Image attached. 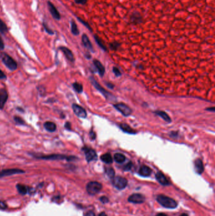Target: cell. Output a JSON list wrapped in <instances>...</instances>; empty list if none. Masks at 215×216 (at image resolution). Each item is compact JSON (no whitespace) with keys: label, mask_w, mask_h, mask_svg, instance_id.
<instances>
[{"label":"cell","mask_w":215,"mask_h":216,"mask_svg":"<svg viewBox=\"0 0 215 216\" xmlns=\"http://www.w3.org/2000/svg\"><path fill=\"white\" fill-rule=\"evenodd\" d=\"M35 158L39 159H44V160H51V161H56V160H66L68 161H74L77 159L74 156H66L65 155L62 154H50V155H40L37 156L36 154L34 156Z\"/></svg>","instance_id":"cell-1"},{"label":"cell","mask_w":215,"mask_h":216,"mask_svg":"<svg viewBox=\"0 0 215 216\" xmlns=\"http://www.w3.org/2000/svg\"><path fill=\"white\" fill-rule=\"evenodd\" d=\"M157 200L161 206L167 209H175L177 206V203L176 202V201L172 198L165 195H158Z\"/></svg>","instance_id":"cell-2"},{"label":"cell","mask_w":215,"mask_h":216,"mask_svg":"<svg viewBox=\"0 0 215 216\" xmlns=\"http://www.w3.org/2000/svg\"><path fill=\"white\" fill-rule=\"evenodd\" d=\"M3 64L11 71H15L17 68V62L13 59L11 56H10L8 54L5 53H2L0 56Z\"/></svg>","instance_id":"cell-3"},{"label":"cell","mask_w":215,"mask_h":216,"mask_svg":"<svg viewBox=\"0 0 215 216\" xmlns=\"http://www.w3.org/2000/svg\"><path fill=\"white\" fill-rule=\"evenodd\" d=\"M102 186L100 183L97 181H91L88 183L86 185V191L90 195H94L98 194L101 189H102Z\"/></svg>","instance_id":"cell-4"},{"label":"cell","mask_w":215,"mask_h":216,"mask_svg":"<svg viewBox=\"0 0 215 216\" xmlns=\"http://www.w3.org/2000/svg\"><path fill=\"white\" fill-rule=\"evenodd\" d=\"M112 185L118 190H123L127 186L128 181L121 176L113 177L112 178Z\"/></svg>","instance_id":"cell-5"},{"label":"cell","mask_w":215,"mask_h":216,"mask_svg":"<svg viewBox=\"0 0 215 216\" xmlns=\"http://www.w3.org/2000/svg\"><path fill=\"white\" fill-rule=\"evenodd\" d=\"M129 22L134 25H139L143 22V18L140 12L134 11L132 12L129 17Z\"/></svg>","instance_id":"cell-6"},{"label":"cell","mask_w":215,"mask_h":216,"mask_svg":"<svg viewBox=\"0 0 215 216\" xmlns=\"http://www.w3.org/2000/svg\"><path fill=\"white\" fill-rule=\"evenodd\" d=\"M114 108L119 111L122 115L124 116H128L132 113V110L131 109L128 107L127 105H125L122 103H119V104H116L113 105Z\"/></svg>","instance_id":"cell-7"},{"label":"cell","mask_w":215,"mask_h":216,"mask_svg":"<svg viewBox=\"0 0 215 216\" xmlns=\"http://www.w3.org/2000/svg\"><path fill=\"white\" fill-rule=\"evenodd\" d=\"M90 80H91L92 84L95 86V87L97 88V89L98 91H99L101 93H102L107 99H109L110 100L113 99V96L112 94H110L109 92H107L106 90H105L103 87H101L93 77H90Z\"/></svg>","instance_id":"cell-8"},{"label":"cell","mask_w":215,"mask_h":216,"mask_svg":"<svg viewBox=\"0 0 215 216\" xmlns=\"http://www.w3.org/2000/svg\"><path fill=\"white\" fill-rule=\"evenodd\" d=\"M83 150L85 152V158L88 162H90L94 160H97V155L95 150L86 147L83 148Z\"/></svg>","instance_id":"cell-9"},{"label":"cell","mask_w":215,"mask_h":216,"mask_svg":"<svg viewBox=\"0 0 215 216\" xmlns=\"http://www.w3.org/2000/svg\"><path fill=\"white\" fill-rule=\"evenodd\" d=\"M72 108L74 112V114L77 115L78 117L81 118H85L87 116V114L84 108L81 107L80 106L77 104H73L72 105Z\"/></svg>","instance_id":"cell-10"},{"label":"cell","mask_w":215,"mask_h":216,"mask_svg":"<svg viewBox=\"0 0 215 216\" xmlns=\"http://www.w3.org/2000/svg\"><path fill=\"white\" fill-rule=\"evenodd\" d=\"M25 171L19 169H4L0 171V178L1 177H3L5 176H9L11 175L14 174H22L24 173Z\"/></svg>","instance_id":"cell-11"},{"label":"cell","mask_w":215,"mask_h":216,"mask_svg":"<svg viewBox=\"0 0 215 216\" xmlns=\"http://www.w3.org/2000/svg\"><path fill=\"white\" fill-rule=\"evenodd\" d=\"M145 197L140 194H134L128 198V201L133 204H142L145 202Z\"/></svg>","instance_id":"cell-12"},{"label":"cell","mask_w":215,"mask_h":216,"mask_svg":"<svg viewBox=\"0 0 215 216\" xmlns=\"http://www.w3.org/2000/svg\"><path fill=\"white\" fill-rule=\"evenodd\" d=\"M8 98V94L5 88H0V109H3Z\"/></svg>","instance_id":"cell-13"},{"label":"cell","mask_w":215,"mask_h":216,"mask_svg":"<svg viewBox=\"0 0 215 216\" xmlns=\"http://www.w3.org/2000/svg\"><path fill=\"white\" fill-rule=\"evenodd\" d=\"M48 7H49V10L50 13V14L52 15V16L53 17V18L57 20H60L61 18V15L59 14V11H58V10L56 9V8L55 7V6L53 5V3H51L50 2H48Z\"/></svg>","instance_id":"cell-14"},{"label":"cell","mask_w":215,"mask_h":216,"mask_svg":"<svg viewBox=\"0 0 215 216\" xmlns=\"http://www.w3.org/2000/svg\"><path fill=\"white\" fill-rule=\"evenodd\" d=\"M59 49L63 53V54L65 55V56H66V58L70 61L73 62L74 61V58L73 56V54L72 53L71 51L68 49L66 47H64L62 46L59 47Z\"/></svg>","instance_id":"cell-15"},{"label":"cell","mask_w":215,"mask_h":216,"mask_svg":"<svg viewBox=\"0 0 215 216\" xmlns=\"http://www.w3.org/2000/svg\"><path fill=\"white\" fill-rule=\"evenodd\" d=\"M156 179L161 185L163 186H167L169 185V182L167 180V177L161 172H158L156 174Z\"/></svg>","instance_id":"cell-16"},{"label":"cell","mask_w":215,"mask_h":216,"mask_svg":"<svg viewBox=\"0 0 215 216\" xmlns=\"http://www.w3.org/2000/svg\"><path fill=\"white\" fill-rule=\"evenodd\" d=\"M82 43H83V46H84L86 49L92 51H94V49H93L92 44L90 41L89 40V38H88V36L86 35V34H83L82 35Z\"/></svg>","instance_id":"cell-17"},{"label":"cell","mask_w":215,"mask_h":216,"mask_svg":"<svg viewBox=\"0 0 215 216\" xmlns=\"http://www.w3.org/2000/svg\"><path fill=\"white\" fill-rule=\"evenodd\" d=\"M94 64L95 65V66L98 73L100 74V75L101 76V77H102V76L104 75V73H105V68L103 66V65L100 63V61H99L97 59L94 60Z\"/></svg>","instance_id":"cell-18"},{"label":"cell","mask_w":215,"mask_h":216,"mask_svg":"<svg viewBox=\"0 0 215 216\" xmlns=\"http://www.w3.org/2000/svg\"><path fill=\"white\" fill-rule=\"evenodd\" d=\"M44 128L49 132H54L56 130V124L51 121H46L44 124Z\"/></svg>","instance_id":"cell-19"},{"label":"cell","mask_w":215,"mask_h":216,"mask_svg":"<svg viewBox=\"0 0 215 216\" xmlns=\"http://www.w3.org/2000/svg\"><path fill=\"white\" fill-rule=\"evenodd\" d=\"M195 169L197 174H201L204 171V166L201 159H196L195 161Z\"/></svg>","instance_id":"cell-20"},{"label":"cell","mask_w":215,"mask_h":216,"mask_svg":"<svg viewBox=\"0 0 215 216\" xmlns=\"http://www.w3.org/2000/svg\"><path fill=\"white\" fill-rule=\"evenodd\" d=\"M139 174L141 176L148 177L151 174V169L147 166H142L139 171Z\"/></svg>","instance_id":"cell-21"},{"label":"cell","mask_w":215,"mask_h":216,"mask_svg":"<svg viewBox=\"0 0 215 216\" xmlns=\"http://www.w3.org/2000/svg\"><path fill=\"white\" fill-rule=\"evenodd\" d=\"M119 126H120L121 129L125 133H128L129 134H135L136 133V131H134L131 126H129L128 124H125V123L121 124L119 125Z\"/></svg>","instance_id":"cell-22"},{"label":"cell","mask_w":215,"mask_h":216,"mask_svg":"<svg viewBox=\"0 0 215 216\" xmlns=\"http://www.w3.org/2000/svg\"><path fill=\"white\" fill-rule=\"evenodd\" d=\"M155 113L157 114V115L160 116L161 118H162V119L163 120H165L166 122L167 123H170L171 122V119L170 118V116L168 115V114L164 111H157L155 112Z\"/></svg>","instance_id":"cell-23"},{"label":"cell","mask_w":215,"mask_h":216,"mask_svg":"<svg viewBox=\"0 0 215 216\" xmlns=\"http://www.w3.org/2000/svg\"><path fill=\"white\" fill-rule=\"evenodd\" d=\"M17 188L18 190V192L22 195L27 194L29 192V189L27 186L23 185H20V184H18L17 185Z\"/></svg>","instance_id":"cell-24"},{"label":"cell","mask_w":215,"mask_h":216,"mask_svg":"<svg viewBox=\"0 0 215 216\" xmlns=\"http://www.w3.org/2000/svg\"><path fill=\"white\" fill-rule=\"evenodd\" d=\"M100 159L104 162L107 164H111L113 162V159L109 153L103 154L100 157Z\"/></svg>","instance_id":"cell-25"},{"label":"cell","mask_w":215,"mask_h":216,"mask_svg":"<svg viewBox=\"0 0 215 216\" xmlns=\"http://www.w3.org/2000/svg\"><path fill=\"white\" fill-rule=\"evenodd\" d=\"M71 30L72 34L74 35H78L80 34V31L78 29L77 25L74 20H71Z\"/></svg>","instance_id":"cell-26"},{"label":"cell","mask_w":215,"mask_h":216,"mask_svg":"<svg viewBox=\"0 0 215 216\" xmlns=\"http://www.w3.org/2000/svg\"><path fill=\"white\" fill-rule=\"evenodd\" d=\"M113 159H114V161L116 162L121 164V163H123L125 161V157L122 154L117 153V154H116L114 155V156H113Z\"/></svg>","instance_id":"cell-27"},{"label":"cell","mask_w":215,"mask_h":216,"mask_svg":"<svg viewBox=\"0 0 215 216\" xmlns=\"http://www.w3.org/2000/svg\"><path fill=\"white\" fill-rule=\"evenodd\" d=\"M73 87L74 88V90L76 91V92H77L78 93H82L83 91V85L78 83V82H75L73 84Z\"/></svg>","instance_id":"cell-28"},{"label":"cell","mask_w":215,"mask_h":216,"mask_svg":"<svg viewBox=\"0 0 215 216\" xmlns=\"http://www.w3.org/2000/svg\"><path fill=\"white\" fill-rule=\"evenodd\" d=\"M94 38H95L96 43L98 44V45L101 48H102V49L106 51V50H107V48H106V46L104 45V43L102 41V40L100 39V38L99 37H98L97 35H94Z\"/></svg>","instance_id":"cell-29"},{"label":"cell","mask_w":215,"mask_h":216,"mask_svg":"<svg viewBox=\"0 0 215 216\" xmlns=\"http://www.w3.org/2000/svg\"><path fill=\"white\" fill-rule=\"evenodd\" d=\"M7 31H8V28L2 19H0V32L2 34H5Z\"/></svg>","instance_id":"cell-30"},{"label":"cell","mask_w":215,"mask_h":216,"mask_svg":"<svg viewBox=\"0 0 215 216\" xmlns=\"http://www.w3.org/2000/svg\"><path fill=\"white\" fill-rule=\"evenodd\" d=\"M14 121L15 122V124H17L18 125H25V121L22 118H20L19 116H15L14 117Z\"/></svg>","instance_id":"cell-31"},{"label":"cell","mask_w":215,"mask_h":216,"mask_svg":"<svg viewBox=\"0 0 215 216\" xmlns=\"http://www.w3.org/2000/svg\"><path fill=\"white\" fill-rule=\"evenodd\" d=\"M106 173L107 174V176L110 177V178H113L115 176V171L112 168H107L106 170Z\"/></svg>","instance_id":"cell-32"},{"label":"cell","mask_w":215,"mask_h":216,"mask_svg":"<svg viewBox=\"0 0 215 216\" xmlns=\"http://www.w3.org/2000/svg\"><path fill=\"white\" fill-rule=\"evenodd\" d=\"M109 47L112 50L116 51V50L118 49V48L120 47V44L118 42L114 41V42H113L109 44Z\"/></svg>","instance_id":"cell-33"},{"label":"cell","mask_w":215,"mask_h":216,"mask_svg":"<svg viewBox=\"0 0 215 216\" xmlns=\"http://www.w3.org/2000/svg\"><path fill=\"white\" fill-rule=\"evenodd\" d=\"M43 27H44V28L46 32L47 33H48L49 34L53 35V34H54L53 31L51 29H49V28L48 27L47 25V24H46L45 23H43Z\"/></svg>","instance_id":"cell-34"},{"label":"cell","mask_w":215,"mask_h":216,"mask_svg":"<svg viewBox=\"0 0 215 216\" xmlns=\"http://www.w3.org/2000/svg\"><path fill=\"white\" fill-rule=\"evenodd\" d=\"M132 166H133V164H132L131 162H130L128 163L127 164L125 165V166L124 168V169L125 171H129V170L131 169Z\"/></svg>","instance_id":"cell-35"},{"label":"cell","mask_w":215,"mask_h":216,"mask_svg":"<svg viewBox=\"0 0 215 216\" xmlns=\"http://www.w3.org/2000/svg\"><path fill=\"white\" fill-rule=\"evenodd\" d=\"M78 19L79 20V21H80V22H82L83 24H84V25H85V26H86L87 28H88V29H90V30L92 31V28L90 27V25H89V24H88L87 22H86L85 21L83 20L82 19H81L80 18H78Z\"/></svg>","instance_id":"cell-36"},{"label":"cell","mask_w":215,"mask_h":216,"mask_svg":"<svg viewBox=\"0 0 215 216\" xmlns=\"http://www.w3.org/2000/svg\"><path fill=\"white\" fill-rule=\"evenodd\" d=\"M74 2L78 5H85L87 2V0H74Z\"/></svg>","instance_id":"cell-37"},{"label":"cell","mask_w":215,"mask_h":216,"mask_svg":"<svg viewBox=\"0 0 215 216\" xmlns=\"http://www.w3.org/2000/svg\"><path fill=\"white\" fill-rule=\"evenodd\" d=\"M113 73H114L116 75V76H117V77H119V76L121 75V73L119 70L117 69V68H113Z\"/></svg>","instance_id":"cell-38"},{"label":"cell","mask_w":215,"mask_h":216,"mask_svg":"<svg viewBox=\"0 0 215 216\" xmlns=\"http://www.w3.org/2000/svg\"><path fill=\"white\" fill-rule=\"evenodd\" d=\"M65 128L67 130H69V131H71V123L70 122H66L65 124Z\"/></svg>","instance_id":"cell-39"},{"label":"cell","mask_w":215,"mask_h":216,"mask_svg":"<svg viewBox=\"0 0 215 216\" xmlns=\"http://www.w3.org/2000/svg\"><path fill=\"white\" fill-rule=\"evenodd\" d=\"M5 48V44L2 39V37L0 36V50H3Z\"/></svg>","instance_id":"cell-40"},{"label":"cell","mask_w":215,"mask_h":216,"mask_svg":"<svg viewBox=\"0 0 215 216\" xmlns=\"http://www.w3.org/2000/svg\"><path fill=\"white\" fill-rule=\"evenodd\" d=\"M6 203H5L4 202H2V201H0V209H5L6 208Z\"/></svg>","instance_id":"cell-41"},{"label":"cell","mask_w":215,"mask_h":216,"mask_svg":"<svg viewBox=\"0 0 215 216\" xmlns=\"http://www.w3.org/2000/svg\"><path fill=\"white\" fill-rule=\"evenodd\" d=\"M6 78V75L3 73V71L2 70H0V80H3V79H5Z\"/></svg>","instance_id":"cell-42"},{"label":"cell","mask_w":215,"mask_h":216,"mask_svg":"<svg viewBox=\"0 0 215 216\" xmlns=\"http://www.w3.org/2000/svg\"><path fill=\"white\" fill-rule=\"evenodd\" d=\"M100 200L102 202V203H104V204H106V203H107L109 202V199L106 197H102L100 198Z\"/></svg>","instance_id":"cell-43"},{"label":"cell","mask_w":215,"mask_h":216,"mask_svg":"<svg viewBox=\"0 0 215 216\" xmlns=\"http://www.w3.org/2000/svg\"><path fill=\"white\" fill-rule=\"evenodd\" d=\"M90 137L91 138L92 140H95V138H96V134H95V133L94 131H92V130H91L90 132Z\"/></svg>","instance_id":"cell-44"},{"label":"cell","mask_w":215,"mask_h":216,"mask_svg":"<svg viewBox=\"0 0 215 216\" xmlns=\"http://www.w3.org/2000/svg\"><path fill=\"white\" fill-rule=\"evenodd\" d=\"M84 216H95V214L94 212L92 211H89V212H86V214H85Z\"/></svg>","instance_id":"cell-45"},{"label":"cell","mask_w":215,"mask_h":216,"mask_svg":"<svg viewBox=\"0 0 215 216\" xmlns=\"http://www.w3.org/2000/svg\"><path fill=\"white\" fill-rule=\"evenodd\" d=\"M98 216H107V215H106V213H104V212H102V213H100V214H99V215Z\"/></svg>","instance_id":"cell-46"},{"label":"cell","mask_w":215,"mask_h":216,"mask_svg":"<svg viewBox=\"0 0 215 216\" xmlns=\"http://www.w3.org/2000/svg\"><path fill=\"white\" fill-rule=\"evenodd\" d=\"M157 216H167V215L165 214H163V213H160Z\"/></svg>","instance_id":"cell-47"},{"label":"cell","mask_w":215,"mask_h":216,"mask_svg":"<svg viewBox=\"0 0 215 216\" xmlns=\"http://www.w3.org/2000/svg\"><path fill=\"white\" fill-rule=\"evenodd\" d=\"M207 110H209V111L212 110L213 111H214V108H211V109H208Z\"/></svg>","instance_id":"cell-48"},{"label":"cell","mask_w":215,"mask_h":216,"mask_svg":"<svg viewBox=\"0 0 215 216\" xmlns=\"http://www.w3.org/2000/svg\"><path fill=\"white\" fill-rule=\"evenodd\" d=\"M180 216H188L187 214H182L181 215H180Z\"/></svg>","instance_id":"cell-49"}]
</instances>
